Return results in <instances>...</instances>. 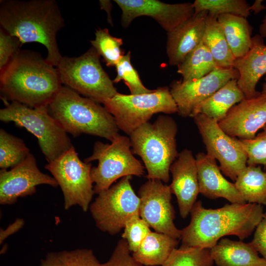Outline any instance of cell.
I'll list each match as a JSON object with an SVG mask.
<instances>
[{"mask_svg":"<svg viewBox=\"0 0 266 266\" xmlns=\"http://www.w3.org/2000/svg\"><path fill=\"white\" fill-rule=\"evenodd\" d=\"M132 176L121 178L98 194L89 210L97 228L113 235L124 229L126 222L139 215L140 200L131 183Z\"/></svg>","mask_w":266,"mask_h":266,"instance_id":"obj_10","label":"cell"},{"mask_svg":"<svg viewBox=\"0 0 266 266\" xmlns=\"http://www.w3.org/2000/svg\"><path fill=\"white\" fill-rule=\"evenodd\" d=\"M247 155L248 166L266 165V131L252 139H239Z\"/></svg>","mask_w":266,"mask_h":266,"instance_id":"obj_36","label":"cell"},{"mask_svg":"<svg viewBox=\"0 0 266 266\" xmlns=\"http://www.w3.org/2000/svg\"><path fill=\"white\" fill-rule=\"evenodd\" d=\"M24 224V220L22 219L18 218L13 223L9 225L6 229H1L0 231V244L9 235L15 233L21 229Z\"/></svg>","mask_w":266,"mask_h":266,"instance_id":"obj_40","label":"cell"},{"mask_svg":"<svg viewBox=\"0 0 266 266\" xmlns=\"http://www.w3.org/2000/svg\"><path fill=\"white\" fill-rule=\"evenodd\" d=\"M262 92L266 94V82L263 84V90Z\"/></svg>","mask_w":266,"mask_h":266,"instance_id":"obj_44","label":"cell"},{"mask_svg":"<svg viewBox=\"0 0 266 266\" xmlns=\"http://www.w3.org/2000/svg\"><path fill=\"white\" fill-rule=\"evenodd\" d=\"M31 154L23 140L0 129V167L12 168L23 162Z\"/></svg>","mask_w":266,"mask_h":266,"instance_id":"obj_29","label":"cell"},{"mask_svg":"<svg viewBox=\"0 0 266 266\" xmlns=\"http://www.w3.org/2000/svg\"><path fill=\"white\" fill-rule=\"evenodd\" d=\"M93 251L77 249L48 253L39 266H100Z\"/></svg>","mask_w":266,"mask_h":266,"instance_id":"obj_30","label":"cell"},{"mask_svg":"<svg viewBox=\"0 0 266 266\" xmlns=\"http://www.w3.org/2000/svg\"><path fill=\"white\" fill-rule=\"evenodd\" d=\"M127 241L120 239L109 259L100 266H143L131 254Z\"/></svg>","mask_w":266,"mask_h":266,"instance_id":"obj_38","label":"cell"},{"mask_svg":"<svg viewBox=\"0 0 266 266\" xmlns=\"http://www.w3.org/2000/svg\"><path fill=\"white\" fill-rule=\"evenodd\" d=\"M193 4L195 14L207 11L217 17L230 14L247 18L251 11L250 5L245 0H196Z\"/></svg>","mask_w":266,"mask_h":266,"instance_id":"obj_33","label":"cell"},{"mask_svg":"<svg viewBox=\"0 0 266 266\" xmlns=\"http://www.w3.org/2000/svg\"><path fill=\"white\" fill-rule=\"evenodd\" d=\"M169 186L159 180L148 179L139 188V216L155 232L180 239L181 230L174 223L175 211Z\"/></svg>","mask_w":266,"mask_h":266,"instance_id":"obj_13","label":"cell"},{"mask_svg":"<svg viewBox=\"0 0 266 266\" xmlns=\"http://www.w3.org/2000/svg\"><path fill=\"white\" fill-rule=\"evenodd\" d=\"M260 35L263 38H266V14L262 21L259 27Z\"/></svg>","mask_w":266,"mask_h":266,"instance_id":"obj_43","label":"cell"},{"mask_svg":"<svg viewBox=\"0 0 266 266\" xmlns=\"http://www.w3.org/2000/svg\"><path fill=\"white\" fill-rule=\"evenodd\" d=\"M177 131L173 118L161 115L153 123H145L129 135L131 147L142 160L148 179L169 181L170 166L179 154L176 140Z\"/></svg>","mask_w":266,"mask_h":266,"instance_id":"obj_5","label":"cell"},{"mask_svg":"<svg viewBox=\"0 0 266 266\" xmlns=\"http://www.w3.org/2000/svg\"><path fill=\"white\" fill-rule=\"evenodd\" d=\"M234 184L247 203L266 205V171L260 166H247Z\"/></svg>","mask_w":266,"mask_h":266,"instance_id":"obj_27","label":"cell"},{"mask_svg":"<svg viewBox=\"0 0 266 266\" xmlns=\"http://www.w3.org/2000/svg\"><path fill=\"white\" fill-rule=\"evenodd\" d=\"M217 17L208 14L202 42L210 51L218 66L225 68L233 67L235 58Z\"/></svg>","mask_w":266,"mask_h":266,"instance_id":"obj_26","label":"cell"},{"mask_svg":"<svg viewBox=\"0 0 266 266\" xmlns=\"http://www.w3.org/2000/svg\"><path fill=\"white\" fill-rule=\"evenodd\" d=\"M210 249L181 245L176 248L162 266H213Z\"/></svg>","mask_w":266,"mask_h":266,"instance_id":"obj_31","label":"cell"},{"mask_svg":"<svg viewBox=\"0 0 266 266\" xmlns=\"http://www.w3.org/2000/svg\"><path fill=\"white\" fill-rule=\"evenodd\" d=\"M262 0H256L252 5H250V10L257 14L261 11L266 9V6L262 4Z\"/></svg>","mask_w":266,"mask_h":266,"instance_id":"obj_42","label":"cell"},{"mask_svg":"<svg viewBox=\"0 0 266 266\" xmlns=\"http://www.w3.org/2000/svg\"><path fill=\"white\" fill-rule=\"evenodd\" d=\"M150 232L148 225L139 215H136L126 222L122 237L127 241L130 251L133 253Z\"/></svg>","mask_w":266,"mask_h":266,"instance_id":"obj_35","label":"cell"},{"mask_svg":"<svg viewBox=\"0 0 266 266\" xmlns=\"http://www.w3.org/2000/svg\"><path fill=\"white\" fill-rule=\"evenodd\" d=\"M3 101L5 107L0 110V120L12 122L33 134L48 163L73 146L67 133L50 115L48 105L32 108L15 101Z\"/></svg>","mask_w":266,"mask_h":266,"instance_id":"obj_6","label":"cell"},{"mask_svg":"<svg viewBox=\"0 0 266 266\" xmlns=\"http://www.w3.org/2000/svg\"><path fill=\"white\" fill-rule=\"evenodd\" d=\"M195 158L200 193L210 199L223 198L231 203H247L234 183L222 175L215 159L203 152L198 153Z\"/></svg>","mask_w":266,"mask_h":266,"instance_id":"obj_20","label":"cell"},{"mask_svg":"<svg viewBox=\"0 0 266 266\" xmlns=\"http://www.w3.org/2000/svg\"><path fill=\"white\" fill-rule=\"evenodd\" d=\"M58 186L53 177L42 172L37 167L34 156L30 154L19 165L9 170H0V203L11 205L19 198L32 195L39 185Z\"/></svg>","mask_w":266,"mask_h":266,"instance_id":"obj_16","label":"cell"},{"mask_svg":"<svg viewBox=\"0 0 266 266\" xmlns=\"http://www.w3.org/2000/svg\"><path fill=\"white\" fill-rule=\"evenodd\" d=\"M170 172L171 193L176 197L180 216L184 219L190 213L200 193L197 163L192 151L185 149L179 153Z\"/></svg>","mask_w":266,"mask_h":266,"instance_id":"obj_18","label":"cell"},{"mask_svg":"<svg viewBox=\"0 0 266 266\" xmlns=\"http://www.w3.org/2000/svg\"><path fill=\"white\" fill-rule=\"evenodd\" d=\"M208 12L196 13L172 31L167 33L166 54L169 64L178 66L202 41Z\"/></svg>","mask_w":266,"mask_h":266,"instance_id":"obj_19","label":"cell"},{"mask_svg":"<svg viewBox=\"0 0 266 266\" xmlns=\"http://www.w3.org/2000/svg\"><path fill=\"white\" fill-rule=\"evenodd\" d=\"M190 213L189 224L181 230V245L211 249L225 236L234 235L241 240L249 237L264 212L262 206L256 203H231L206 209L198 201Z\"/></svg>","mask_w":266,"mask_h":266,"instance_id":"obj_2","label":"cell"},{"mask_svg":"<svg viewBox=\"0 0 266 266\" xmlns=\"http://www.w3.org/2000/svg\"><path fill=\"white\" fill-rule=\"evenodd\" d=\"M113 116L119 130L130 135L136 129L148 122L158 113H178L177 105L170 89L160 87L153 92L140 95L117 93L102 103Z\"/></svg>","mask_w":266,"mask_h":266,"instance_id":"obj_8","label":"cell"},{"mask_svg":"<svg viewBox=\"0 0 266 266\" xmlns=\"http://www.w3.org/2000/svg\"><path fill=\"white\" fill-rule=\"evenodd\" d=\"M178 242L167 234L151 231L132 256L143 265L162 266L177 248Z\"/></svg>","mask_w":266,"mask_h":266,"instance_id":"obj_24","label":"cell"},{"mask_svg":"<svg viewBox=\"0 0 266 266\" xmlns=\"http://www.w3.org/2000/svg\"><path fill=\"white\" fill-rule=\"evenodd\" d=\"M92 46L79 57H62L56 66L62 84L79 95L102 103L118 93Z\"/></svg>","mask_w":266,"mask_h":266,"instance_id":"obj_7","label":"cell"},{"mask_svg":"<svg viewBox=\"0 0 266 266\" xmlns=\"http://www.w3.org/2000/svg\"><path fill=\"white\" fill-rule=\"evenodd\" d=\"M250 243L266 261V211L256 227L253 238Z\"/></svg>","mask_w":266,"mask_h":266,"instance_id":"obj_39","label":"cell"},{"mask_svg":"<svg viewBox=\"0 0 266 266\" xmlns=\"http://www.w3.org/2000/svg\"><path fill=\"white\" fill-rule=\"evenodd\" d=\"M205 146L207 155L219 163L221 171L235 181L247 166V155L239 139L225 133L218 122L201 114L193 117Z\"/></svg>","mask_w":266,"mask_h":266,"instance_id":"obj_12","label":"cell"},{"mask_svg":"<svg viewBox=\"0 0 266 266\" xmlns=\"http://www.w3.org/2000/svg\"><path fill=\"white\" fill-rule=\"evenodd\" d=\"M62 84L56 67L31 50H20L0 71L2 100L32 108L48 105Z\"/></svg>","mask_w":266,"mask_h":266,"instance_id":"obj_3","label":"cell"},{"mask_svg":"<svg viewBox=\"0 0 266 266\" xmlns=\"http://www.w3.org/2000/svg\"><path fill=\"white\" fill-rule=\"evenodd\" d=\"M48 107L50 115L74 137L87 134L112 142L120 135L113 116L104 106L66 86Z\"/></svg>","mask_w":266,"mask_h":266,"instance_id":"obj_4","label":"cell"},{"mask_svg":"<svg viewBox=\"0 0 266 266\" xmlns=\"http://www.w3.org/2000/svg\"><path fill=\"white\" fill-rule=\"evenodd\" d=\"M244 99V95L237 85V79L231 80L211 96L197 105L191 117L201 114L219 122L226 116L233 106Z\"/></svg>","mask_w":266,"mask_h":266,"instance_id":"obj_23","label":"cell"},{"mask_svg":"<svg viewBox=\"0 0 266 266\" xmlns=\"http://www.w3.org/2000/svg\"><path fill=\"white\" fill-rule=\"evenodd\" d=\"M122 10L121 25L130 26L136 18H153L167 33L172 31L195 14L192 2L169 4L157 0H114Z\"/></svg>","mask_w":266,"mask_h":266,"instance_id":"obj_15","label":"cell"},{"mask_svg":"<svg viewBox=\"0 0 266 266\" xmlns=\"http://www.w3.org/2000/svg\"><path fill=\"white\" fill-rule=\"evenodd\" d=\"M20 41L16 37L12 36L0 29V71H1L10 62L13 57L20 50Z\"/></svg>","mask_w":266,"mask_h":266,"instance_id":"obj_37","label":"cell"},{"mask_svg":"<svg viewBox=\"0 0 266 266\" xmlns=\"http://www.w3.org/2000/svg\"><path fill=\"white\" fill-rule=\"evenodd\" d=\"M131 148L130 137L125 135H119L110 144L95 143L92 154L84 160L86 163L98 161L91 170L95 194L108 189L120 178L143 175L144 166L133 156Z\"/></svg>","mask_w":266,"mask_h":266,"instance_id":"obj_9","label":"cell"},{"mask_svg":"<svg viewBox=\"0 0 266 266\" xmlns=\"http://www.w3.org/2000/svg\"><path fill=\"white\" fill-rule=\"evenodd\" d=\"M265 80L266 81V77H265Z\"/></svg>","mask_w":266,"mask_h":266,"instance_id":"obj_46","label":"cell"},{"mask_svg":"<svg viewBox=\"0 0 266 266\" xmlns=\"http://www.w3.org/2000/svg\"><path fill=\"white\" fill-rule=\"evenodd\" d=\"M264 131H266V124L265 126L263 127Z\"/></svg>","mask_w":266,"mask_h":266,"instance_id":"obj_45","label":"cell"},{"mask_svg":"<svg viewBox=\"0 0 266 266\" xmlns=\"http://www.w3.org/2000/svg\"><path fill=\"white\" fill-rule=\"evenodd\" d=\"M90 42L108 67L115 66L125 55L121 48L122 39L112 36L106 28L96 30L95 39Z\"/></svg>","mask_w":266,"mask_h":266,"instance_id":"obj_32","label":"cell"},{"mask_svg":"<svg viewBox=\"0 0 266 266\" xmlns=\"http://www.w3.org/2000/svg\"><path fill=\"white\" fill-rule=\"evenodd\" d=\"M217 20L235 59L244 56L252 45V30L246 18L227 14L218 16Z\"/></svg>","mask_w":266,"mask_h":266,"instance_id":"obj_25","label":"cell"},{"mask_svg":"<svg viewBox=\"0 0 266 266\" xmlns=\"http://www.w3.org/2000/svg\"><path fill=\"white\" fill-rule=\"evenodd\" d=\"M62 191L64 208L78 205L87 212L94 192L91 176L92 164L82 161L74 146L55 160L45 166Z\"/></svg>","mask_w":266,"mask_h":266,"instance_id":"obj_11","label":"cell"},{"mask_svg":"<svg viewBox=\"0 0 266 266\" xmlns=\"http://www.w3.org/2000/svg\"><path fill=\"white\" fill-rule=\"evenodd\" d=\"M250 242L223 238L210 249L211 257L218 266H266Z\"/></svg>","mask_w":266,"mask_h":266,"instance_id":"obj_22","label":"cell"},{"mask_svg":"<svg viewBox=\"0 0 266 266\" xmlns=\"http://www.w3.org/2000/svg\"><path fill=\"white\" fill-rule=\"evenodd\" d=\"M218 66L212 54L202 41L190 52L177 66V73L186 82L201 78Z\"/></svg>","mask_w":266,"mask_h":266,"instance_id":"obj_28","label":"cell"},{"mask_svg":"<svg viewBox=\"0 0 266 266\" xmlns=\"http://www.w3.org/2000/svg\"><path fill=\"white\" fill-rule=\"evenodd\" d=\"M229 135L240 139H252L266 124V94L247 99L233 106L218 122Z\"/></svg>","mask_w":266,"mask_h":266,"instance_id":"obj_17","label":"cell"},{"mask_svg":"<svg viewBox=\"0 0 266 266\" xmlns=\"http://www.w3.org/2000/svg\"><path fill=\"white\" fill-rule=\"evenodd\" d=\"M1 28L16 37L22 44L38 42L47 50L45 60L56 66L62 56L57 34L64 19L54 0H2L0 1Z\"/></svg>","mask_w":266,"mask_h":266,"instance_id":"obj_1","label":"cell"},{"mask_svg":"<svg viewBox=\"0 0 266 266\" xmlns=\"http://www.w3.org/2000/svg\"><path fill=\"white\" fill-rule=\"evenodd\" d=\"M233 67L239 72L237 83L245 98L259 96L261 93L256 90V85L266 74V45L260 34L252 37L250 50L244 56L235 60Z\"/></svg>","mask_w":266,"mask_h":266,"instance_id":"obj_21","label":"cell"},{"mask_svg":"<svg viewBox=\"0 0 266 266\" xmlns=\"http://www.w3.org/2000/svg\"><path fill=\"white\" fill-rule=\"evenodd\" d=\"M117 75L113 81L117 83L121 80L129 88L131 94L140 95L150 93L154 90L147 88L142 83L137 71L131 62V52L125 54L115 66Z\"/></svg>","mask_w":266,"mask_h":266,"instance_id":"obj_34","label":"cell"},{"mask_svg":"<svg viewBox=\"0 0 266 266\" xmlns=\"http://www.w3.org/2000/svg\"><path fill=\"white\" fill-rule=\"evenodd\" d=\"M239 76L238 70L234 67H217L200 79L186 82L172 81L170 85V91L177 105L178 113L183 117H191L197 105L231 80H237Z\"/></svg>","mask_w":266,"mask_h":266,"instance_id":"obj_14","label":"cell"},{"mask_svg":"<svg viewBox=\"0 0 266 266\" xmlns=\"http://www.w3.org/2000/svg\"><path fill=\"white\" fill-rule=\"evenodd\" d=\"M100 4L101 9L106 11L107 14V21L111 26H113V21L111 16V11L112 5L110 0H100Z\"/></svg>","mask_w":266,"mask_h":266,"instance_id":"obj_41","label":"cell"}]
</instances>
